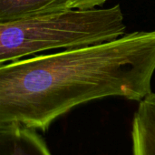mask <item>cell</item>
Instances as JSON below:
<instances>
[{"mask_svg":"<svg viewBox=\"0 0 155 155\" xmlns=\"http://www.w3.org/2000/svg\"><path fill=\"white\" fill-rule=\"evenodd\" d=\"M119 5L109 8H70L48 15L0 23L1 65L54 48H78L125 34Z\"/></svg>","mask_w":155,"mask_h":155,"instance_id":"7a4b0ae2","label":"cell"},{"mask_svg":"<svg viewBox=\"0 0 155 155\" xmlns=\"http://www.w3.org/2000/svg\"><path fill=\"white\" fill-rule=\"evenodd\" d=\"M155 30L0 66V124L45 132L59 117L106 97L141 101L152 92Z\"/></svg>","mask_w":155,"mask_h":155,"instance_id":"6da1fadb","label":"cell"},{"mask_svg":"<svg viewBox=\"0 0 155 155\" xmlns=\"http://www.w3.org/2000/svg\"><path fill=\"white\" fill-rule=\"evenodd\" d=\"M133 155H155V93L143 99L134 113Z\"/></svg>","mask_w":155,"mask_h":155,"instance_id":"277c9868","label":"cell"},{"mask_svg":"<svg viewBox=\"0 0 155 155\" xmlns=\"http://www.w3.org/2000/svg\"><path fill=\"white\" fill-rule=\"evenodd\" d=\"M72 7V0H0V23L48 15Z\"/></svg>","mask_w":155,"mask_h":155,"instance_id":"5b68a950","label":"cell"},{"mask_svg":"<svg viewBox=\"0 0 155 155\" xmlns=\"http://www.w3.org/2000/svg\"><path fill=\"white\" fill-rule=\"evenodd\" d=\"M108 0H72L73 8H92L104 4Z\"/></svg>","mask_w":155,"mask_h":155,"instance_id":"8992f818","label":"cell"},{"mask_svg":"<svg viewBox=\"0 0 155 155\" xmlns=\"http://www.w3.org/2000/svg\"><path fill=\"white\" fill-rule=\"evenodd\" d=\"M0 155H52L36 130L15 123L0 124Z\"/></svg>","mask_w":155,"mask_h":155,"instance_id":"3957f363","label":"cell"}]
</instances>
